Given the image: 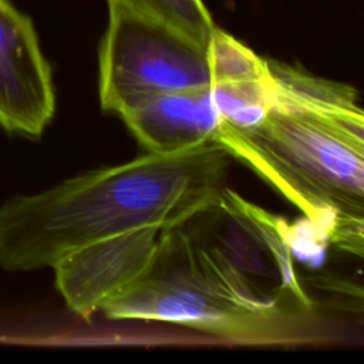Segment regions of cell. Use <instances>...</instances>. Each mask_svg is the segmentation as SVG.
I'll list each match as a JSON object with an SVG mask.
<instances>
[{
    "label": "cell",
    "instance_id": "obj_2",
    "mask_svg": "<svg viewBox=\"0 0 364 364\" xmlns=\"http://www.w3.org/2000/svg\"><path fill=\"white\" fill-rule=\"evenodd\" d=\"M230 155L215 141L175 152H146L0 206V266L53 267L92 242L138 228L169 229L206 208L222 189Z\"/></svg>",
    "mask_w": 364,
    "mask_h": 364
},
{
    "label": "cell",
    "instance_id": "obj_7",
    "mask_svg": "<svg viewBox=\"0 0 364 364\" xmlns=\"http://www.w3.org/2000/svg\"><path fill=\"white\" fill-rule=\"evenodd\" d=\"M159 228H138L92 242L60 259L51 269L67 307L88 318L107 300L134 283L149 266Z\"/></svg>",
    "mask_w": 364,
    "mask_h": 364
},
{
    "label": "cell",
    "instance_id": "obj_6",
    "mask_svg": "<svg viewBox=\"0 0 364 364\" xmlns=\"http://www.w3.org/2000/svg\"><path fill=\"white\" fill-rule=\"evenodd\" d=\"M54 112L51 67L33 20L10 0H0V128L38 138Z\"/></svg>",
    "mask_w": 364,
    "mask_h": 364
},
{
    "label": "cell",
    "instance_id": "obj_8",
    "mask_svg": "<svg viewBox=\"0 0 364 364\" xmlns=\"http://www.w3.org/2000/svg\"><path fill=\"white\" fill-rule=\"evenodd\" d=\"M154 154L182 152L212 142L222 124L210 87L162 92L119 114Z\"/></svg>",
    "mask_w": 364,
    "mask_h": 364
},
{
    "label": "cell",
    "instance_id": "obj_4",
    "mask_svg": "<svg viewBox=\"0 0 364 364\" xmlns=\"http://www.w3.org/2000/svg\"><path fill=\"white\" fill-rule=\"evenodd\" d=\"M98 67L101 108L118 115L149 97L212 84L205 46L114 3Z\"/></svg>",
    "mask_w": 364,
    "mask_h": 364
},
{
    "label": "cell",
    "instance_id": "obj_3",
    "mask_svg": "<svg viewBox=\"0 0 364 364\" xmlns=\"http://www.w3.org/2000/svg\"><path fill=\"white\" fill-rule=\"evenodd\" d=\"M100 310L115 320L175 323L239 343L284 341L303 321L259 293L185 223L161 230L145 272Z\"/></svg>",
    "mask_w": 364,
    "mask_h": 364
},
{
    "label": "cell",
    "instance_id": "obj_5",
    "mask_svg": "<svg viewBox=\"0 0 364 364\" xmlns=\"http://www.w3.org/2000/svg\"><path fill=\"white\" fill-rule=\"evenodd\" d=\"M183 223L264 297L301 320L313 314L314 306L294 269L290 229L282 219L222 186L206 208Z\"/></svg>",
    "mask_w": 364,
    "mask_h": 364
},
{
    "label": "cell",
    "instance_id": "obj_1",
    "mask_svg": "<svg viewBox=\"0 0 364 364\" xmlns=\"http://www.w3.org/2000/svg\"><path fill=\"white\" fill-rule=\"evenodd\" d=\"M270 105L252 128L213 141L301 210L324 242L363 256L364 112L355 88L267 60Z\"/></svg>",
    "mask_w": 364,
    "mask_h": 364
},
{
    "label": "cell",
    "instance_id": "obj_9",
    "mask_svg": "<svg viewBox=\"0 0 364 364\" xmlns=\"http://www.w3.org/2000/svg\"><path fill=\"white\" fill-rule=\"evenodd\" d=\"M208 47L216 24L203 0H108Z\"/></svg>",
    "mask_w": 364,
    "mask_h": 364
}]
</instances>
